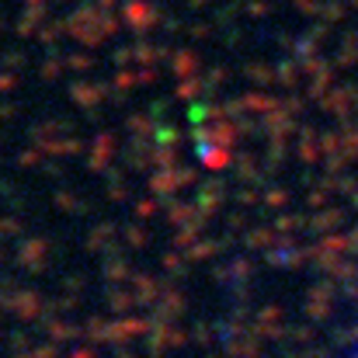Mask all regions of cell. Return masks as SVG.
Masks as SVG:
<instances>
[{
	"instance_id": "cell-1",
	"label": "cell",
	"mask_w": 358,
	"mask_h": 358,
	"mask_svg": "<svg viewBox=\"0 0 358 358\" xmlns=\"http://www.w3.org/2000/svg\"><path fill=\"white\" fill-rule=\"evenodd\" d=\"M341 358H358V331H355V338H352V345H348V352Z\"/></svg>"
}]
</instances>
